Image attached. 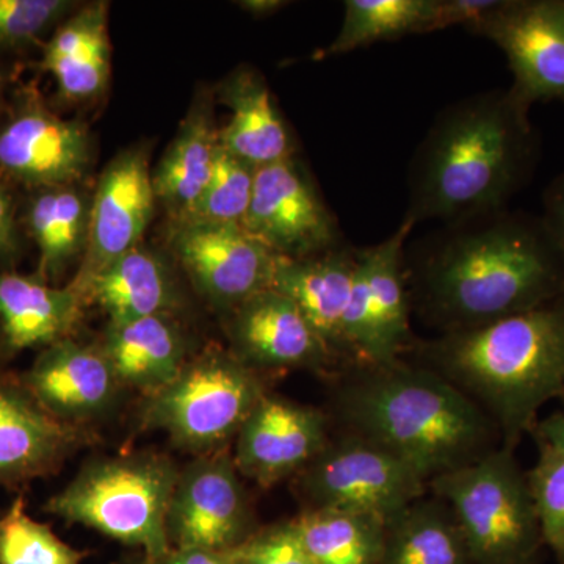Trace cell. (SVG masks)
<instances>
[{
  "mask_svg": "<svg viewBox=\"0 0 564 564\" xmlns=\"http://www.w3.org/2000/svg\"><path fill=\"white\" fill-rule=\"evenodd\" d=\"M85 302L68 284L58 288L39 274L0 270V337L6 351L50 347L70 337L79 325Z\"/></svg>",
  "mask_w": 564,
  "mask_h": 564,
  "instance_id": "cell-20",
  "label": "cell"
},
{
  "mask_svg": "<svg viewBox=\"0 0 564 564\" xmlns=\"http://www.w3.org/2000/svg\"><path fill=\"white\" fill-rule=\"evenodd\" d=\"M380 564H474L454 511L433 494L392 516L384 525Z\"/></svg>",
  "mask_w": 564,
  "mask_h": 564,
  "instance_id": "cell-28",
  "label": "cell"
},
{
  "mask_svg": "<svg viewBox=\"0 0 564 564\" xmlns=\"http://www.w3.org/2000/svg\"><path fill=\"white\" fill-rule=\"evenodd\" d=\"M530 434L536 444L547 445L564 454V410L549 414L547 417L538 419Z\"/></svg>",
  "mask_w": 564,
  "mask_h": 564,
  "instance_id": "cell-40",
  "label": "cell"
},
{
  "mask_svg": "<svg viewBox=\"0 0 564 564\" xmlns=\"http://www.w3.org/2000/svg\"><path fill=\"white\" fill-rule=\"evenodd\" d=\"M151 564H236L228 552L207 551V549H172L162 558Z\"/></svg>",
  "mask_w": 564,
  "mask_h": 564,
  "instance_id": "cell-39",
  "label": "cell"
},
{
  "mask_svg": "<svg viewBox=\"0 0 564 564\" xmlns=\"http://www.w3.org/2000/svg\"><path fill=\"white\" fill-rule=\"evenodd\" d=\"M467 32L503 52L519 101L564 102V0H500Z\"/></svg>",
  "mask_w": 564,
  "mask_h": 564,
  "instance_id": "cell-10",
  "label": "cell"
},
{
  "mask_svg": "<svg viewBox=\"0 0 564 564\" xmlns=\"http://www.w3.org/2000/svg\"><path fill=\"white\" fill-rule=\"evenodd\" d=\"M538 445V458L527 473L545 549L564 564V454Z\"/></svg>",
  "mask_w": 564,
  "mask_h": 564,
  "instance_id": "cell-33",
  "label": "cell"
},
{
  "mask_svg": "<svg viewBox=\"0 0 564 564\" xmlns=\"http://www.w3.org/2000/svg\"><path fill=\"white\" fill-rule=\"evenodd\" d=\"M155 198L147 151H122L104 170L90 202L84 258L69 282L84 296L85 288L107 265L140 247L154 217ZM87 302V300H85Z\"/></svg>",
  "mask_w": 564,
  "mask_h": 564,
  "instance_id": "cell-14",
  "label": "cell"
},
{
  "mask_svg": "<svg viewBox=\"0 0 564 564\" xmlns=\"http://www.w3.org/2000/svg\"><path fill=\"white\" fill-rule=\"evenodd\" d=\"M500 0H437L436 21L433 32L444 31L454 25L467 29L491 13Z\"/></svg>",
  "mask_w": 564,
  "mask_h": 564,
  "instance_id": "cell-37",
  "label": "cell"
},
{
  "mask_svg": "<svg viewBox=\"0 0 564 564\" xmlns=\"http://www.w3.org/2000/svg\"><path fill=\"white\" fill-rule=\"evenodd\" d=\"M3 350H6V348H3L2 337H0V351H3Z\"/></svg>",
  "mask_w": 564,
  "mask_h": 564,
  "instance_id": "cell-43",
  "label": "cell"
},
{
  "mask_svg": "<svg viewBox=\"0 0 564 564\" xmlns=\"http://www.w3.org/2000/svg\"><path fill=\"white\" fill-rule=\"evenodd\" d=\"M563 400H564V397H563Z\"/></svg>",
  "mask_w": 564,
  "mask_h": 564,
  "instance_id": "cell-44",
  "label": "cell"
},
{
  "mask_svg": "<svg viewBox=\"0 0 564 564\" xmlns=\"http://www.w3.org/2000/svg\"><path fill=\"white\" fill-rule=\"evenodd\" d=\"M265 393L261 373L214 348L188 359L172 383L147 397L141 423L169 434L182 451L209 455L236 440Z\"/></svg>",
  "mask_w": 564,
  "mask_h": 564,
  "instance_id": "cell-7",
  "label": "cell"
},
{
  "mask_svg": "<svg viewBox=\"0 0 564 564\" xmlns=\"http://www.w3.org/2000/svg\"><path fill=\"white\" fill-rule=\"evenodd\" d=\"M239 6L240 9L247 10L248 13L262 18L273 14L274 11L288 6V2H282V0H243V2H239Z\"/></svg>",
  "mask_w": 564,
  "mask_h": 564,
  "instance_id": "cell-41",
  "label": "cell"
},
{
  "mask_svg": "<svg viewBox=\"0 0 564 564\" xmlns=\"http://www.w3.org/2000/svg\"><path fill=\"white\" fill-rule=\"evenodd\" d=\"M84 558L85 552L29 516L24 497L0 516V564H82Z\"/></svg>",
  "mask_w": 564,
  "mask_h": 564,
  "instance_id": "cell-32",
  "label": "cell"
},
{
  "mask_svg": "<svg viewBox=\"0 0 564 564\" xmlns=\"http://www.w3.org/2000/svg\"><path fill=\"white\" fill-rule=\"evenodd\" d=\"M359 250L351 245L303 259L281 258L273 289L303 311L336 358L344 352V318L358 270Z\"/></svg>",
  "mask_w": 564,
  "mask_h": 564,
  "instance_id": "cell-19",
  "label": "cell"
},
{
  "mask_svg": "<svg viewBox=\"0 0 564 564\" xmlns=\"http://www.w3.org/2000/svg\"><path fill=\"white\" fill-rule=\"evenodd\" d=\"M220 129L215 126L214 107L206 96H196L176 137L152 173L155 198L172 223L182 220L209 184L218 155Z\"/></svg>",
  "mask_w": 564,
  "mask_h": 564,
  "instance_id": "cell-25",
  "label": "cell"
},
{
  "mask_svg": "<svg viewBox=\"0 0 564 564\" xmlns=\"http://www.w3.org/2000/svg\"><path fill=\"white\" fill-rule=\"evenodd\" d=\"M102 351L124 389L154 395L188 362L187 339L173 314L109 322Z\"/></svg>",
  "mask_w": 564,
  "mask_h": 564,
  "instance_id": "cell-21",
  "label": "cell"
},
{
  "mask_svg": "<svg viewBox=\"0 0 564 564\" xmlns=\"http://www.w3.org/2000/svg\"><path fill=\"white\" fill-rule=\"evenodd\" d=\"M236 564H315L291 521L259 527L228 552Z\"/></svg>",
  "mask_w": 564,
  "mask_h": 564,
  "instance_id": "cell-35",
  "label": "cell"
},
{
  "mask_svg": "<svg viewBox=\"0 0 564 564\" xmlns=\"http://www.w3.org/2000/svg\"><path fill=\"white\" fill-rule=\"evenodd\" d=\"M6 87H7L6 77H3V74L0 73V107H2L3 98H6Z\"/></svg>",
  "mask_w": 564,
  "mask_h": 564,
  "instance_id": "cell-42",
  "label": "cell"
},
{
  "mask_svg": "<svg viewBox=\"0 0 564 564\" xmlns=\"http://www.w3.org/2000/svg\"><path fill=\"white\" fill-rule=\"evenodd\" d=\"M543 220L564 254V173L545 191Z\"/></svg>",
  "mask_w": 564,
  "mask_h": 564,
  "instance_id": "cell-38",
  "label": "cell"
},
{
  "mask_svg": "<svg viewBox=\"0 0 564 564\" xmlns=\"http://www.w3.org/2000/svg\"><path fill=\"white\" fill-rule=\"evenodd\" d=\"M21 256V221L10 182L0 174V263L14 265Z\"/></svg>",
  "mask_w": 564,
  "mask_h": 564,
  "instance_id": "cell-36",
  "label": "cell"
},
{
  "mask_svg": "<svg viewBox=\"0 0 564 564\" xmlns=\"http://www.w3.org/2000/svg\"><path fill=\"white\" fill-rule=\"evenodd\" d=\"M329 440L323 411L267 392L237 433L234 463L242 477L269 488L303 473Z\"/></svg>",
  "mask_w": 564,
  "mask_h": 564,
  "instance_id": "cell-15",
  "label": "cell"
},
{
  "mask_svg": "<svg viewBox=\"0 0 564 564\" xmlns=\"http://www.w3.org/2000/svg\"><path fill=\"white\" fill-rule=\"evenodd\" d=\"M295 478L304 510L370 514L384 522L429 491L411 464L355 433L332 437Z\"/></svg>",
  "mask_w": 564,
  "mask_h": 564,
  "instance_id": "cell-8",
  "label": "cell"
},
{
  "mask_svg": "<svg viewBox=\"0 0 564 564\" xmlns=\"http://www.w3.org/2000/svg\"><path fill=\"white\" fill-rule=\"evenodd\" d=\"M170 247L196 291L228 314L272 288L281 259L240 225H173Z\"/></svg>",
  "mask_w": 564,
  "mask_h": 564,
  "instance_id": "cell-13",
  "label": "cell"
},
{
  "mask_svg": "<svg viewBox=\"0 0 564 564\" xmlns=\"http://www.w3.org/2000/svg\"><path fill=\"white\" fill-rule=\"evenodd\" d=\"M220 101L231 111L220 144L256 170L293 158L291 132L261 74L240 68L221 84Z\"/></svg>",
  "mask_w": 564,
  "mask_h": 564,
  "instance_id": "cell-23",
  "label": "cell"
},
{
  "mask_svg": "<svg viewBox=\"0 0 564 564\" xmlns=\"http://www.w3.org/2000/svg\"><path fill=\"white\" fill-rule=\"evenodd\" d=\"M529 113L510 90L477 93L445 107L411 161L403 221L447 225L508 209L538 161Z\"/></svg>",
  "mask_w": 564,
  "mask_h": 564,
  "instance_id": "cell-2",
  "label": "cell"
},
{
  "mask_svg": "<svg viewBox=\"0 0 564 564\" xmlns=\"http://www.w3.org/2000/svg\"><path fill=\"white\" fill-rule=\"evenodd\" d=\"M25 206L24 228L39 248L36 274L57 284L74 261L84 258L90 202L77 185L39 188Z\"/></svg>",
  "mask_w": 564,
  "mask_h": 564,
  "instance_id": "cell-27",
  "label": "cell"
},
{
  "mask_svg": "<svg viewBox=\"0 0 564 564\" xmlns=\"http://www.w3.org/2000/svg\"><path fill=\"white\" fill-rule=\"evenodd\" d=\"M437 0H347L343 28L317 58L348 54L380 41L432 33Z\"/></svg>",
  "mask_w": 564,
  "mask_h": 564,
  "instance_id": "cell-30",
  "label": "cell"
},
{
  "mask_svg": "<svg viewBox=\"0 0 564 564\" xmlns=\"http://www.w3.org/2000/svg\"><path fill=\"white\" fill-rule=\"evenodd\" d=\"M25 95L0 126V174L31 192L79 184L91 161L88 129Z\"/></svg>",
  "mask_w": 564,
  "mask_h": 564,
  "instance_id": "cell-12",
  "label": "cell"
},
{
  "mask_svg": "<svg viewBox=\"0 0 564 564\" xmlns=\"http://www.w3.org/2000/svg\"><path fill=\"white\" fill-rule=\"evenodd\" d=\"M76 9L69 0H0V51L39 43Z\"/></svg>",
  "mask_w": 564,
  "mask_h": 564,
  "instance_id": "cell-34",
  "label": "cell"
},
{
  "mask_svg": "<svg viewBox=\"0 0 564 564\" xmlns=\"http://www.w3.org/2000/svg\"><path fill=\"white\" fill-rule=\"evenodd\" d=\"M413 228L402 221L383 242L361 250L372 322V361L367 366L399 361L408 348L414 347L411 300L404 274V248Z\"/></svg>",
  "mask_w": 564,
  "mask_h": 564,
  "instance_id": "cell-24",
  "label": "cell"
},
{
  "mask_svg": "<svg viewBox=\"0 0 564 564\" xmlns=\"http://www.w3.org/2000/svg\"><path fill=\"white\" fill-rule=\"evenodd\" d=\"M180 470L170 456L155 452L95 456L44 511L143 549L151 564L172 551L166 514Z\"/></svg>",
  "mask_w": 564,
  "mask_h": 564,
  "instance_id": "cell-5",
  "label": "cell"
},
{
  "mask_svg": "<svg viewBox=\"0 0 564 564\" xmlns=\"http://www.w3.org/2000/svg\"><path fill=\"white\" fill-rule=\"evenodd\" d=\"M334 397L348 433L400 456L426 484L502 445L499 430L443 375L430 367L351 364Z\"/></svg>",
  "mask_w": 564,
  "mask_h": 564,
  "instance_id": "cell-3",
  "label": "cell"
},
{
  "mask_svg": "<svg viewBox=\"0 0 564 564\" xmlns=\"http://www.w3.org/2000/svg\"><path fill=\"white\" fill-rule=\"evenodd\" d=\"M240 477L226 448L198 456L180 470L166 514L172 549L229 552L259 529Z\"/></svg>",
  "mask_w": 564,
  "mask_h": 564,
  "instance_id": "cell-9",
  "label": "cell"
},
{
  "mask_svg": "<svg viewBox=\"0 0 564 564\" xmlns=\"http://www.w3.org/2000/svg\"><path fill=\"white\" fill-rule=\"evenodd\" d=\"M454 511L474 564H538L544 551L529 477L516 448L499 445L477 462L430 481Z\"/></svg>",
  "mask_w": 564,
  "mask_h": 564,
  "instance_id": "cell-6",
  "label": "cell"
},
{
  "mask_svg": "<svg viewBox=\"0 0 564 564\" xmlns=\"http://www.w3.org/2000/svg\"><path fill=\"white\" fill-rule=\"evenodd\" d=\"M84 441V430L47 413L21 377L0 375V485L54 474Z\"/></svg>",
  "mask_w": 564,
  "mask_h": 564,
  "instance_id": "cell-18",
  "label": "cell"
},
{
  "mask_svg": "<svg viewBox=\"0 0 564 564\" xmlns=\"http://www.w3.org/2000/svg\"><path fill=\"white\" fill-rule=\"evenodd\" d=\"M84 295L87 303L98 304L113 323L173 314L180 306L169 265L141 245L96 274Z\"/></svg>",
  "mask_w": 564,
  "mask_h": 564,
  "instance_id": "cell-26",
  "label": "cell"
},
{
  "mask_svg": "<svg viewBox=\"0 0 564 564\" xmlns=\"http://www.w3.org/2000/svg\"><path fill=\"white\" fill-rule=\"evenodd\" d=\"M109 3L95 2L70 13L44 44L41 69L68 102L98 98L110 77Z\"/></svg>",
  "mask_w": 564,
  "mask_h": 564,
  "instance_id": "cell-22",
  "label": "cell"
},
{
  "mask_svg": "<svg viewBox=\"0 0 564 564\" xmlns=\"http://www.w3.org/2000/svg\"><path fill=\"white\" fill-rule=\"evenodd\" d=\"M228 315L229 351L256 372H325L337 359L296 303L276 289L256 293Z\"/></svg>",
  "mask_w": 564,
  "mask_h": 564,
  "instance_id": "cell-16",
  "label": "cell"
},
{
  "mask_svg": "<svg viewBox=\"0 0 564 564\" xmlns=\"http://www.w3.org/2000/svg\"><path fill=\"white\" fill-rule=\"evenodd\" d=\"M256 169L221 147L209 184L195 206L173 225H240L250 207Z\"/></svg>",
  "mask_w": 564,
  "mask_h": 564,
  "instance_id": "cell-31",
  "label": "cell"
},
{
  "mask_svg": "<svg viewBox=\"0 0 564 564\" xmlns=\"http://www.w3.org/2000/svg\"><path fill=\"white\" fill-rule=\"evenodd\" d=\"M425 367L466 393L518 445L545 403L564 397V295L527 313L421 344Z\"/></svg>",
  "mask_w": 564,
  "mask_h": 564,
  "instance_id": "cell-4",
  "label": "cell"
},
{
  "mask_svg": "<svg viewBox=\"0 0 564 564\" xmlns=\"http://www.w3.org/2000/svg\"><path fill=\"white\" fill-rule=\"evenodd\" d=\"M411 304L441 333L480 328L564 295V254L543 217L474 215L404 248Z\"/></svg>",
  "mask_w": 564,
  "mask_h": 564,
  "instance_id": "cell-1",
  "label": "cell"
},
{
  "mask_svg": "<svg viewBox=\"0 0 564 564\" xmlns=\"http://www.w3.org/2000/svg\"><path fill=\"white\" fill-rule=\"evenodd\" d=\"M242 226L285 259L311 258L344 245L332 210L293 158L256 170Z\"/></svg>",
  "mask_w": 564,
  "mask_h": 564,
  "instance_id": "cell-11",
  "label": "cell"
},
{
  "mask_svg": "<svg viewBox=\"0 0 564 564\" xmlns=\"http://www.w3.org/2000/svg\"><path fill=\"white\" fill-rule=\"evenodd\" d=\"M315 564H380L383 519L336 510H304L292 519Z\"/></svg>",
  "mask_w": 564,
  "mask_h": 564,
  "instance_id": "cell-29",
  "label": "cell"
},
{
  "mask_svg": "<svg viewBox=\"0 0 564 564\" xmlns=\"http://www.w3.org/2000/svg\"><path fill=\"white\" fill-rule=\"evenodd\" d=\"M21 381L47 413L80 429L110 414L124 391L101 345L73 337L43 348Z\"/></svg>",
  "mask_w": 564,
  "mask_h": 564,
  "instance_id": "cell-17",
  "label": "cell"
}]
</instances>
